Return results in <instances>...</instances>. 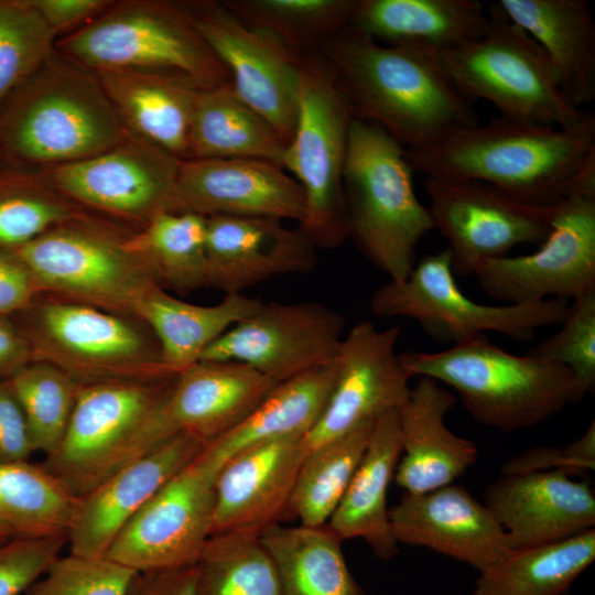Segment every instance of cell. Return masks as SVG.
Masks as SVG:
<instances>
[{"instance_id": "28", "label": "cell", "mask_w": 595, "mask_h": 595, "mask_svg": "<svg viewBox=\"0 0 595 595\" xmlns=\"http://www.w3.org/2000/svg\"><path fill=\"white\" fill-rule=\"evenodd\" d=\"M127 130L169 152L190 158L194 106L202 89L175 73L94 71Z\"/></svg>"}, {"instance_id": "48", "label": "cell", "mask_w": 595, "mask_h": 595, "mask_svg": "<svg viewBox=\"0 0 595 595\" xmlns=\"http://www.w3.org/2000/svg\"><path fill=\"white\" fill-rule=\"evenodd\" d=\"M595 469V422L585 433L564 447L539 446L509 458L501 474L561 470L567 475L585 474Z\"/></svg>"}, {"instance_id": "7", "label": "cell", "mask_w": 595, "mask_h": 595, "mask_svg": "<svg viewBox=\"0 0 595 595\" xmlns=\"http://www.w3.org/2000/svg\"><path fill=\"white\" fill-rule=\"evenodd\" d=\"M55 47L91 71L167 72L204 89L232 87L184 1L112 0L84 26L57 39Z\"/></svg>"}, {"instance_id": "31", "label": "cell", "mask_w": 595, "mask_h": 595, "mask_svg": "<svg viewBox=\"0 0 595 595\" xmlns=\"http://www.w3.org/2000/svg\"><path fill=\"white\" fill-rule=\"evenodd\" d=\"M349 26L382 44L439 53L479 39L488 12L478 0H357Z\"/></svg>"}, {"instance_id": "20", "label": "cell", "mask_w": 595, "mask_h": 595, "mask_svg": "<svg viewBox=\"0 0 595 595\" xmlns=\"http://www.w3.org/2000/svg\"><path fill=\"white\" fill-rule=\"evenodd\" d=\"M207 443L177 432L78 497L67 536L69 553L106 558L125 527Z\"/></svg>"}, {"instance_id": "32", "label": "cell", "mask_w": 595, "mask_h": 595, "mask_svg": "<svg viewBox=\"0 0 595 595\" xmlns=\"http://www.w3.org/2000/svg\"><path fill=\"white\" fill-rule=\"evenodd\" d=\"M335 379L336 361L278 383L244 421L207 443L204 454L219 470L226 461L248 447L304 437L321 418Z\"/></svg>"}, {"instance_id": "35", "label": "cell", "mask_w": 595, "mask_h": 595, "mask_svg": "<svg viewBox=\"0 0 595 595\" xmlns=\"http://www.w3.org/2000/svg\"><path fill=\"white\" fill-rule=\"evenodd\" d=\"M283 595H368L348 569L343 540L326 524L271 526L260 534Z\"/></svg>"}, {"instance_id": "55", "label": "cell", "mask_w": 595, "mask_h": 595, "mask_svg": "<svg viewBox=\"0 0 595 595\" xmlns=\"http://www.w3.org/2000/svg\"><path fill=\"white\" fill-rule=\"evenodd\" d=\"M1 160H2V154H1V151H0V162H1Z\"/></svg>"}, {"instance_id": "19", "label": "cell", "mask_w": 595, "mask_h": 595, "mask_svg": "<svg viewBox=\"0 0 595 595\" xmlns=\"http://www.w3.org/2000/svg\"><path fill=\"white\" fill-rule=\"evenodd\" d=\"M398 326L377 328L370 321L344 335L336 357V379L327 404L304 436L307 451L399 410L409 399L412 378L396 346Z\"/></svg>"}, {"instance_id": "36", "label": "cell", "mask_w": 595, "mask_h": 595, "mask_svg": "<svg viewBox=\"0 0 595 595\" xmlns=\"http://www.w3.org/2000/svg\"><path fill=\"white\" fill-rule=\"evenodd\" d=\"M77 502L42 463L0 462V530L10 539H67Z\"/></svg>"}, {"instance_id": "14", "label": "cell", "mask_w": 595, "mask_h": 595, "mask_svg": "<svg viewBox=\"0 0 595 595\" xmlns=\"http://www.w3.org/2000/svg\"><path fill=\"white\" fill-rule=\"evenodd\" d=\"M532 253L483 262L474 275L509 304L577 299L595 290V172L555 206L548 237Z\"/></svg>"}, {"instance_id": "29", "label": "cell", "mask_w": 595, "mask_h": 595, "mask_svg": "<svg viewBox=\"0 0 595 595\" xmlns=\"http://www.w3.org/2000/svg\"><path fill=\"white\" fill-rule=\"evenodd\" d=\"M401 454L399 410H394L375 422L353 478L326 523L343 541L363 539L382 560L399 552L387 497Z\"/></svg>"}, {"instance_id": "40", "label": "cell", "mask_w": 595, "mask_h": 595, "mask_svg": "<svg viewBox=\"0 0 595 595\" xmlns=\"http://www.w3.org/2000/svg\"><path fill=\"white\" fill-rule=\"evenodd\" d=\"M90 214L32 169L0 162V248L17 249L65 221Z\"/></svg>"}, {"instance_id": "27", "label": "cell", "mask_w": 595, "mask_h": 595, "mask_svg": "<svg viewBox=\"0 0 595 595\" xmlns=\"http://www.w3.org/2000/svg\"><path fill=\"white\" fill-rule=\"evenodd\" d=\"M278 383L238 363L199 360L176 376L164 413L174 432L209 443L244 421Z\"/></svg>"}, {"instance_id": "8", "label": "cell", "mask_w": 595, "mask_h": 595, "mask_svg": "<svg viewBox=\"0 0 595 595\" xmlns=\"http://www.w3.org/2000/svg\"><path fill=\"white\" fill-rule=\"evenodd\" d=\"M33 361L53 365L80 385L176 377L140 318L36 295L10 316Z\"/></svg>"}, {"instance_id": "5", "label": "cell", "mask_w": 595, "mask_h": 595, "mask_svg": "<svg viewBox=\"0 0 595 595\" xmlns=\"http://www.w3.org/2000/svg\"><path fill=\"white\" fill-rule=\"evenodd\" d=\"M405 153L382 128L354 118L343 176L348 238L393 281L410 274L420 240L434 229Z\"/></svg>"}, {"instance_id": "6", "label": "cell", "mask_w": 595, "mask_h": 595, "mask_svg": "<svg viewBox=\"0 0 595 595\" xmlns=\"http://www.w3.org/2000/svg\"><path fill=\"white\" fill-rule=\"evenodd\" d=\"M176 377L80 385L66 432L42 465L77 497L177 433L164 405Z\"/></svg>"}, {"instance_id": "24", "label": "cell", "mask_w": 595, "mask_h": 595, "mask_svg": "<svg viewBox=\"0 0 595 595\" xmlns=\"http://www.w3.org/2000/svg\"><path fill=\"white\" fill-rule=\"evenodd\" d=\"M206 286L225 294L282 274L313 271L315 246L296 228L267 217H206Z\"/></svg>"}, {"instance_id": "39", "label": "cell", "mask_w": 595, "mask_h": 595, "mask_svg": "<svg viewBox=\"0 0 595 595\" xmlns=\"http://www.w3.org/2000/svg\"><path fill=\"white\" fill-rule=\"evenodd\" d=\"M374 424L365 423L307 451L286 513L303 526L328 522L363 457Z\"/></svg>"}, {"instance_id": "21", "label": "cell", "mask_w": 595, "mask_h": 595, "mask_svg": "<svg viewBox=\"0 0 595 595\" xmlns=\"http://www.w3.org/2000/svg\"><path fill=\"white\" fill-rule=\"evenodd\" d=\"M181 212L204 217L302 220L300 184L280 165L257 159H190L177 175Z\"/></svg>"}, {"instance_id": "43", "label": "cell", "mask_w": 595, "mask_h": 595, "mask_svg": "<svg viewBox=\"0 0 595 595\" xmlns=\"http://www.w3.org/2000/svg\"><path fill=\"white\" fill-rule=\"evenodd\" d=\"M35 448L44 456L61 443L69 423L78 383L60 368L32 361L9 378Z\"/></svg>"}, {"instance_id": "13", "label": "cell", "mask_w": 595, "mask_h": 595, "mask_svg": "<svg viewBox=\"0 0 595 595\" xmlns=\"http://www.w3.org/2000/svg\"><path fill=\"white\" fill-rule=\"evenodd\" d=\"M180 164L169 152L127 130L98 154L39 170L77 206L137 231L161 213H181Z\"/></svg>"}, {"instance_id": "45", "label": "cell", "mask_w": 595, "mask_h": 595, "mask_svg": "<svg viewBox=\"0 0 595 595\" xmlns=\"http://www.w3.org/2000/svg\"><path fill=\"white\" fill-rule=\"evenodd\" d=\"M136 571L108 558L68 552L22 595H127Z\"/></svg>"}, {"instance_id": "15", "label": "cell", "mask_w": 595, "mask_h": 595, "mask_svg": "<svg viewBox=\"0 0 595 595\" xmlns=\"http://www.w3.org/2000/svg\"><path fill=\"white\" fill-rule=\"evenodd\" d=\"M423 184L434 229L448 241L454 275L474 274L519 245H540L551 230L556 204L527 203L475 180L426 176Z\"/></svg>"}, {"instance_id": "1", "label": "cell", "mask_w": 595, "mask_h": 595, "mask_svg": "<svg viewBox=\"0 0 595 595\" xmlns=\"http://www.w3.org/2000/svg\"><path fill=\"white\" fill-rule=\"evenodd\" d=\"M318 53L355 117L379 126L407 150L478 125L474 100L428 47L382 44L348 26Z\"/></svg>"}, {"instance_id": "51", "label": "cell", "mask_w": 595, "mask_h": 595, "mask_svg": "<svg viewBox=\"0 0 595 595\" xmlns=\"http://www.w3.org/2000/svg\"><path fill=\"white\" fill-rule=\"evenodd\" d=\"M112 0H32L57 39L80 29Z\"/></svg>"}, {"instance_id": "37", "label": "cell", "mask_w": 595, "mask_h": 595, "mask_svg": "<svg viewBox=\"0 0 595 595\" xmlns=\"http://www.w3.org/2000/svg\"><path fill=\"white\" fill-rule=\"evenodd\" d=\"M594 559L595 529L555 543L511 550L479 572L473 595H564Z\"/></svg>"}, {"instance_id": "2", "label": "cell", "mask_w": 595, "mask_h": 595, "mask_svg": "<svg viewBox=\"0 0 595 595\" xmlns=\"http://www.w3.org/2000/svg\"><path fill=\"white\" fill-rule=\"evenodd\" d=\"M405 154L413 172L425 177L480 181L527 203L552 206L595 169V116L585 111L567 128L500 116Z\"/></svg>"}, {"instance_id": "54", "label": "cell", "mask_w": 595, "mask_h": 595, "mask_svg": "<svg viewBox=\"0 0 595 595\" xmlns=\"http://www.w3.org/2000/svg\"><path fill=\"white\" fill-rule=\"evenodd\" d=\"M8 540H10V537L6 532L0 530V543L6 542Z\"/></svg>"}, {"instance_id": "41", "label": "cell", "mask_w": 595, "mask_h": 595, "mask_svg": "<svg viewBox=\"0 0 595 595\" xmlns=\"http://www.w3.org/2000/svg\"><path fill=\"white\" fill-rule=\"evenodd\" d=\"M357 0H224L247 25L270 33L300 55L316 53L350 25Z\"/></svg>"}, {"instance_id": "9", "label": "cell", "mask_w": 595, "mask_h": 595, "mask_svg": "<svg viewBox=\"0 0 595 595\" xmlns=\"http://www.w3.org/2000/svg\"><path fill=\"white\" fill-rule=\"evenodd\" d=\"M132 232L88 214L51 228L14 251L39 294L136 316L141 301L160 285L127 247Z\"/></svg>"}, {"instance_id": "33", "label": "cell", "mask_w": 595, "mask_h": 595, "mask_svg": "<svg viewBox=\"0 0 595 595\" xmlns=\"http://www.w3.org/2000/svg\"><path fill=\"white\" fill-rule=\"evenodd\" d=\"M262 302L244 293L225 294L214 305H197L171 295L162 286L152 289L136 316L156 337L163 361L175 376L198 363L204 350Z\"/></svg>"}, {"instance_id": "30", "label": "cell", "mask_w": 595, "mask_h": 595, "mask_svg": "<svg viewBox=\"0 0 595 595\" xmlns=\"http://www.w3.org/2000/svg\"><path fill=\"white\" fill-rule=\"evenodd\" d=\"M553 65L561 88L580 110L595 99V24L585 0H498Z\"/></svg>"}, {"instance_id": "17", "label": "cell", "mask_w": 595, "mask_h": 595, "mask_svg": "<svg viewBox=\"0 0 595 595\" xmlns=\"http://www.w3.org/2000/svg\"><path fill=\"white\" fill-rule=\"evenodd\" d=\"M217 473L202 451L125 527L106 558L136 572L196 564L212 536Z\"/></svg>"}, {"instance_id": "47", "label": "cell", "mask_w": 595, "mask_h": 595, "mask_svg": "<svg viewBox=\"0 0 595 595\" xmlns=\"http://www.w3.org/2000/svg\"><path fill=\"white\" fill-rule=\"evenodd\" d=\"M66 538L10 539L0 543V595H22L60 558Z\"/></svg>"}, {"instance_id": "25", "label": "cell", "mask_w": 595, "mask_h": 595, "mask_svg": "<svg viewBox=\"0 0 595 595\" xmlns=\"http://www.w3.org/2000/svg\"><path fill=\"white\" fill-rule=\"evenodd\" d=\"M306 453L304 437L293 436L248 447L226 461L215 482L212 534L260 536L279 523Z\"/></svg>"}, {"instance_id": "4", "label": "cell", "mask_w": 595, "mask_h": 595, "mask_svg": "<svg viewBox=\"0 0 595 595\" xmlns=\"http://www.w3.org/2000/svg\"><path fill=\"white\" fill-rule=\"evenodd\" d=\"M399 357L411 377L452 387L475 421L504 432L538 425L588 393L567 367L509 354L487 336L437 353L407 351Z\"/></svg>"}, {"instance_id": "11", "label": "cell", "mask_w": 595, "mask_h": 595, "mask_svg": "<svg viewBox=\"0 0 595 595\" xmlns=\"http://www.w3.org/2000/svg\"><path fill=\"white\" fill-rule=\"evenodd\" d=\"M477 40L437 56L452 80L474 101L485 99L507 119L567 128L584 116L561 88L542 46L496 1Z\"/></svg>"}, {"instance_id": "42", "label": "cell", "mask_w": 595, "mask_h": 595, "mask_svg": "<svg viewBox=\"0 0 595 595\" xmlns=\"http://www.w3.org/2000/svg\"><path fill=\"white\" fill-rule=\"evenodd\" d=\"M196 595H283L277 567L260 536L212 534L196 563Z\"/></svg>"}, {"instance_id": "10", "label": "cell", "mask_w": 595, "mask_h": 595, "mask_svg": "<svg viewBox=\"0 0 595 595\" xmlns=\"http://www.w3.org/2000/svg\"><path fill=\"white\" fill-rule=\"evenodd\" d=\"M354 118L323 56L302 55L296 122L282 166L302 187L305 210L298 228L316 249L339 247L348 238L343 176Z\"/></svg>"}, {"instance_id": "22", "label": "cell", "mask_w": 595, "mask_h": 595, "mask_svg": "<svg viewBox=\"0 0 595 595\" xmlns=\"http://www.w3.org/2000/svg\"><path fill=\"white\" fill-rule=\"evenodd\" d=\"M484 504L521 550L595 529V495L588 483L561 470L501 474L484 493Z\"/></svg>"}, {"instance_id": "38", "label": "cell", "mask_w": 595, "mask_h": 595, "mask_svg": "<svg viewBox=\"0 0 595 595\" xmlns=\"http://www.w3.org/2000/svg\"><path fill=\"white\" fill-rule=\"evenodd\" d=\"M206 217L161 213L133 231L127 247L163 289L186 294L206 286Z\"/></svg>"}, {"instance_id": "50", "label": "cell", "mask_w": 595, "mask_h": 595, "mask_svg": "<svg viewBox=\"0 0 595 595\" xmlns=\"http://www.w3.org/2000/svg\"><path fill=\"white\" fill-rule=\"evenodd\" d=\"M37 294L33 279L17 252L0 248V315L18 313Z\"/></svg>"}, {"instance_id": "44", "label": "cell", "mask_w": 595, "mask_h": 595, "mask_svg": "<svg viewBox=\"0 0 595 595\" xmlns=\"http://www.w3.org/2000/svg\"><path fill=\"white\" fill-rule=\"evenodd\" d=\"M56 41L32 0H0V104L54 54Z\"/></svg>"}, {"instance_id": "18", "label": "cell", "mask_w": 595, "mask_h": 595, "mask_svg": "<svg viewBox=\"0 0 595 595\" xmlns=\"http://www.w3.org/2000/svg\"><path fill=\"white\" fill-rule=\"evenodd\" d=\"M197 29L227 68L235 94L263 117L285 144L298 112L301 56L238 19L223 1H184Z\"/></svg>"}, {"instance_id": "46", "label": "cell", "mask_w": 595, "mask_h": 595, "mask_svg": "<svg viewBox=\"0 0 595 595\" xmlns=\"http://www.w3.org/2000/svg\"><path fill=\"white\" fill-rule=\"evenodd\" d=\"M561 325L527 354L567 367L589 393L595 386V290L573 300Z\"/></svg>"}, {"instance_id": "52", "label": "cell", "mask_w": 595, "mask_h": 595, "mask_svg": "<svg viewBox=\"0 0 595 595\" xmlns=\"http://www.w3.org/2000/svg\"><path fill=\"white\" fill-rule=\"evenodd\" d=\"M127 595H196V564L137 572Z\"/></svg>"}, {"instance_id": "49", "label": "cell", "mask_w": 595, "mask_h": 595, "mask_svg": "<svg viewBox=\"0 0 595 595\" xmlns=\"http://www.w3.org/2000/svg\"><path fill=\"white\" fill-rule=\"evenodd\" d=\"M35 448L9 379L0 380V462L29 461Z\"/></svg>"}, {"instance_id": "12", "label": "cell", "mask_w": 595, "mask_h": 595, "mask_svg": "<svg viewBox=\"0 0 595 595\" xmlns=\"http://www.w3.org/2000/svg\"><path fill=\"white\" fill-rule=\"evenodd\" d=\"M369 307L376 316L412 318L433 338L455 345L488 332L530 342L537 329L561 324L569 304L563 299L507 305L474 302L457 285L445 248L416 261L404 280L378 286Z\"/></svg>"}, {"instance_id": "53", "label": "cell", "mask_w": 595, "mask_h": 595, "mask_svg": "<svg viewBox=\"0 0 595 595\" xmlns=\"http://www.w3.org/2000/svg\"><path fill=\"white\" fill-rule=\"evenodd\" d=\"M33 361L30 345L10 316L0 315V380Z\"/></svg>"}, {"instance_id": "34", "label": "cell", "mask_w": 595, "mask_h": 595, "mask_svg": "<svg viewBox=\"0 0 595 595\" xmlns=\"http://www.w3.org/2000/svg\"><path fill=\"white\" fill-rule=\"evenodd\" d=\"M285 147L274 128L232 87L199 90L191 123L188 160L257 159L282 166Z\"/></svg>"}, {"instance_id": "3", "label": "cell", "mask_w": 595, "mask_h": 595, "mask_svg": "<svg viewBox=\"0 0 595 595\" xmlns=\"http://www.w3.org/2000/svg\"><path fill=\"white\" fill-rule=\"evenodd\" d=\"M126 132L96 73L56 50L0 104L2 159L32 169L93 156Z\"/></svg>"}, {"instance_id": "16", "label": "cell", "mask_w": 595, "mask_h": 595, "mask_svg": "<svg viewBox=\"0 0 595 595\" xmlns=\"http://www.w3.org/2000/svg\"><path fill=\"white\" fill-rule=\"evenodd\" d=\"M346 325L342 313L318 302L261 303L202 354L234 361L282 382L333 364Z\"/></svg>"}, {"instance_id": "23", "label": "cell", "mask_w": 595, "mask_h": 595, "mask_svg": "<svg viewBox=\"0 0 595 595\" xmlns=\"http://www.w3.org/2000/svg\"><path fill=\"white\" fill-rule=\"evenodd\" d=\"M389 519L398 544L428 548L478 572L511 551L490 510L455 483L422 494L404 493L389 508Z\"/></svg>"}, {"instance_id": "26", "label": "cell", "mask_w": 595, "mask_h": 595, "mask_svg": "<svg viewBox=\"0 0 595 595\" xmlns=\"http://www.w3.org/2000/svg\"><path fill=\"white\" fill-rule=\"evenodd\" d=\"M456 397L436 380L420 377L399 409L402 454L394 478L408 494L455 483L477 461L478 448L445 424Z\"/></svg>"}]
</instances>
